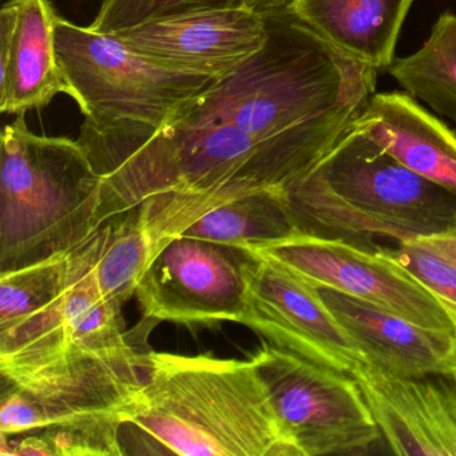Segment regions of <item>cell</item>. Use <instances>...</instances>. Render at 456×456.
I'll return each instance as SVG.
<instances>
[{"instance_id":"14","label":"cell","mask_w":456,"mask_h":456,"mask_svg":"<svg viewBox=\"0 0 456 456\" xmlns=\"http://www.w3.org/2000/svg\"><path fill=\"white\" fill-rule=\"evenodd\" d=\"M49 0H9L0 10V111L28 113L70 94L55 47Z\"/></svg>"},{"instance_id":"15","label":"cell","mask_w":456,"mask_h":456,"mask_svg":"<svg viewBox=\"0 0 456 456\" xmlns=\"http://www.w3.org/2000/svg\"><path fill=\"white\" fill-rule=\"evenodd\" d=\"M367 364L400 378L456 370V338L338 290L317 288Z\"/></svg>"},{"instance_id":"24","label":"cell","mask_w":456,"mask_h":456,"mask_svg":"<svg viewBox=\"0 0 456 456\" xmlns=\"http://www.w3.org/2000/svg\"><path fill=\"white\" fill-rule=\"evenodd\" d=\"M434 240L456 257V233L448 234V236L434 237Z\"/></svg>"},{"instance_id":"1","label":"cell","mask_w":456,"mask_h":456,"mask_svg":"<svg viewBox=\"0 0 456 456\" xmlns=\"http://www.w3.org/2000/svg\"><path fill=\"white\" fill-rule=\"evenodd\" d=\"M264 15L261 50L177 114L248 133L292 183L354 127L375 94L378 70L328 44L288 9Z\"/></svg>"},{"instance_id":"4","label":"cell","mask_w":456,"mask_h":456,"mask_svg":"<svg viewBox=\"0 0 456 456\" xmlns=\"http://www.w3.org/2000/svg\"><path fill=\"white\" fill-rule=\"evenodd\" d=\"M298 231L375 250L456 233V194L397 161L352 127L303 177L285 188Z\"/></svg>"},{"instance_id":"7","label":"cell","mask_w":456,"mask_h":456,"mask_svg":"<svg viewBox=\"0 0 456 456\" xmlns=\"http://www.w3.org/2000/svg\"><path fill=\"white\" fill-rule=\"evenodd\" d=\"M252 360L300 456L360 455L381 436L349 373L322 367L268 341Z\"/></svg>"},{"instance_id":"16","label":"cell","mask_w":456,"mask_h":456,"mask_svg":"<svg viewBox=\"0 0 456 456\" xmlns=\"http://www.w3.org/2000/svg\"><path fill=\"white\" fill-rule=\"evenodd\" d=\"M354 127L416 175L456 194V133L408 93H375Z\"/></svg>"},{"instance_id":"22","label":"cell","mask_w":456,"mask_h":456,"mask_svg":"<svg viewBox=\"0 0 456 456\" xmlns=\"http://www.w3.org/2000/svg\"><path fill=\"white\" fill-rule=\"evenodd\" d=\"M376 250L396 261L437 297L456 309V257L434 239L396 242Z\"/></svg>"},{"instance_id":"21","label":"cell","mask_w":456,"mask_h":456,"mask_svg":"<svg viewBox=\"0 0 456 456\" xmlns=\"http://www.w3.org/2000/svg\"><path fill=\"white\" fill-rule=\"evenodd\" d=\"M122 423L41 429L20 442H4L2 455L109 456L125 455Z\"/></svg>"},{"instance_id":"17","label":"cell","mask_w":456,"mask_h":456,"mask_svg":"<svg viewBox=\"0 0 456 456\" xmlns=\"http://www.w3.org/2000/svg\"><path fill=\"white\" fill-rule=\"evenodd\" d=\"M413 0H292L287 7L328 44L376 70L389 69Z\"/></svg>"},{"instance_id":"10","label":"cell","mask_w":456,"mask_h":456,"mask_svg":"<svg viewBox=\"0 0 456 456\" xmlns=\"http://www.w3.org/2000/svg\"><path fill=\"white\" fill-rule=\"evenodd\" d=\"M248 253V306L241 324L272 346L322 367L352 376L367 365L317 288L277 261L252 249Z\"/></svg>"},{"instance_id":"9","label":"cell","mask_w":456,"mask_h":456,"mask_svg":"<svg viewBox=\"0 0 456 456\" xmlns=\"http://www.w3.org/2000/svg\"><path fill=\"white\" fill-rule=\"evenodd\" d=\"M252 250L277 261L314 288L338 290L456 338V309L376 249L300 234Z\"/></svg>"},{"instance_id":"13","label":"cell","mask_w":456,"mask_h":456,"mask_svg":"<svg viewBox=\"0 0 456 456\" xmlns=\"http://www.w3.org/2000/svg\"><path fill=\"white\" fill-rule=\"evenodd\" d=\"M352 376L392 452L456 456V370L400 378L367 364Z\"/></svg>"},{"instance_id":"20","label":"cell","mask_w":456,"mask_h":456,"mask_svg":"<svg viewBox=\"0 0 456 456\" xmlns=\"http://www.w3.org/2000/svg\"><path fill=\"white\" fill-rule=\"evenodd\" d=\"M68 255L0 273V333L39 314L63 292L68 284Z\"/></svg>"},{"instance_id":"2","label":"cell","mask_w":456,"mask_h":456,"mask_svg":"<svg viewBox=\"0 0 456 456\" xmlns=\"http://www.w3.org/2000/svg\"><path fill=\"white\" fill-rule=\"evenodd\" d=\"M122 421L142 440V453L300 456L252 359L151 351Z\"/></svg>"},{"instance_id":"8","label":"cell","mask_w":456,"mask_h":456,"mask_svg":"<svg viewBox=\"0 0 456 456\" xmlns=\"http://www.w3.org/2000/svg\"><path fill=\"white\" fill-rule=\"evenodd\" d=\"M248 249L191 237L154 248L135 296L143 316L183 325L240 322L248 306Z\"/></svg>"},{"instance_id":"3","label":"cell","mask_w":456,"mask_h":456,"mask_svg":"<svg viewBox=\"0 0 456 456\" xmlns=\"http://www.w3.org/2000/svg\"><path fill=\"white\" fill-rule=\"evenodd\" d=\"M79 142L101 177L100 225L170 194L242 196L285 189L287 173L229 124L175 114L159 129L85 122Z\"/></svg>"},{"instance_id":"6","label":"cell","mask_w":456,"mask_h":456,"mask_svg":"<svg viewBox=\"0 0 456 456\" xmlns=\"http://www.w3.org/2000/svg\"><path fill=\"white\" fill-rule=\"evenodd\" d=\"M55 47L69 95L94 126L159 129L218 79L159 62L116 36L61 17Z\"/></svg>"},{"instance_id":"18","label":"cell","mask_w":456,"mask_h":456,"mask_svg":"<svg viewBox=\"0 0 456 456\" xmlns=\"http://www.w3.org/2000/svg\"><path fill=\"white\" fill-rule=\"evenodd\" d=\"M95 279L109 300L124 305L153 256V244L140 210L109 218L86 240Z\"/></svg>"},{"instance_id":"12","label":"cell","mask_w":456,"mask_h":456,"mask_svg":"<svg viewBox=\"0 0 456 456\" xmlns=\"http://www.w3.org/2000/svg\"><path fill=\"white\" fill-rule=\"evenodd\" d=\"M143 224L154 248L169 237L260 249L300 236L285 189L242 196L170 194L143 202Z\"/></svg>"},{"instance_id":"5","label":"cell","mask_w":456,"mask_h":456,"mask_svg":"<svg viewBox=\"0 0 456 456\" xmlns=\"http://www.w3.org/2000/svg\"><path fill=\"white\" fill-rule=\"evenodd\" d=\"M101 177L82 143L28 130L0 137V273L68 255L100 226Z\"/></svg>"},{"instance_id":"19","label":"cell","mask_w":456,"mask_h":456,"mask_svg":"<svg viewBox=\"0 0 456 456\" xmlns=\"http://www.w3.org/2000/svg\"><path fill=\"white\" fill-rule=\"evenodd\" d=\"M388 71L411 97L456 122V15H440L423 46Z\"/></svg>"},{"instance_id":"23","label":"cell","mask_w":456,"mask_h":456,"mask_svg":"<svg viewBox=\"0 0 456 456\" xmlns=\"http://www.w3.org/2000/svg\"><path fill=\"white\" fill-rule=\"evenodd\" d=\"M244 4L242 0H103L90 28L102 34H117L143 25L162 15L197 9Z\"/></svg>"},{"instance_id":"11","label":"cell","mask_w":456,"mask_h":456,"mask_svg":"<svg viewBox=\"0 0 456 456\" xmlns=\"http://www.w3.org/2000/svg\"><path fill=\"white\" fill-rule=\"evenodd\" d=\"M111 36L159 62L221 78L261 50L268 33L265 15L239 4L162 15Z\"/></svg>"}]
</instances>
